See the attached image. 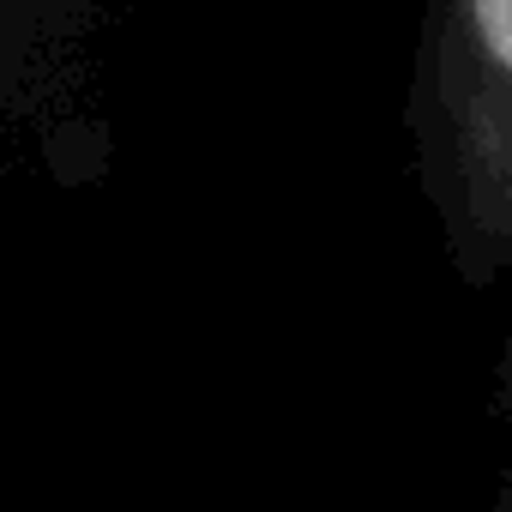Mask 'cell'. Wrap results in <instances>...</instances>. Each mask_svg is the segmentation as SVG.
Returning <instances> with one entry per match:
<instances>
[{
	"label": "cell",
	"mask_w": 512,
	"mask_h": 512,
	"mask_svg": "<svg viewBox=\"0 0 512 512\" xmlns=\"http://www.w3.org/2000/svg\"><path fill=\"white\" fill-rule=\"evenodd\" d=\"M410 145L452 272L470 290H512V0H428Z\"/></svg>",
	"instance_id": "cell-1"
}]
</instances>
